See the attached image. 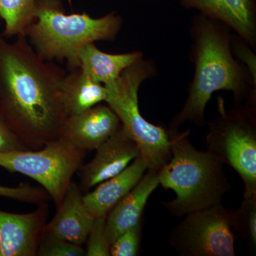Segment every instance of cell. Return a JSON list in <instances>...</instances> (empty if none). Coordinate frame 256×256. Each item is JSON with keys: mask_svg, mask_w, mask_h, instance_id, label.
<instances>
[{"mask_svg": "<svg viewBox=\"0 0 256 256\" xmlns=\"http://www.w3.org/2000/svg\"><path fill=\"white\" fill-rule=\"evenodd\" d=\"M0 34V116L28 150L60 138L67 118L60 82L65 72L44 60L24 35Z\"/></svg>", "mask_w": 256, "mask_h": 256, "instance_id": "6da1fadb", "label": "cell"}, {"mask_svg": "<svg viewBox=\"0 0 256 256\" xmlns=\"http://www.w3.org/2000/svg\"><path fill=\"white\" fill-rule=\"evenodd\" d=\"M230 30L204 15L194 18L191 36L194 75L188 99L172 121L170 129L178 130L188 122L203 126L207 104L218 90L233 92L236 105L256 102V84L247 69L236 60Z\"/></svg>", "mask_w": 256, "mask_h": 256, "instance_id": "7a4b0ae2", "label": "cell"}, {"mask_svg": "<svg viewBox=\"0 0 256 256\" xmlns=\"http://www.w3.org/2000/svg\"><path fill=\"white\" fill-rule=\"evenodd\" d=\"M168 130L172 156L159 170L160 185L173 190L176 197L162 204L182 217L222 203L232 188L223 163L210 152L197 150L188 138L190 130Z\"/></svg>", "mask_w": 256, "mask_h": 256, "instance_id": "3957f363", "label": "cell"}, {"mask_svg": "<svg viewBox=\"0 0 256 256\" xmlns=\"http://www.w3.org/2000/svg\"><path fill=\"white\" fill-rule=\"evenodd\" d=\"M34 20L25 31L28 42L44 60H66L69 70L79 68L82 46L114 41L122 25L117 13L99 18L87 13L66 14L60 0H36Z\"/></svg>", "mask_w": 256, "mask_h": 256, "instance_id": "277c9868", "label": "cell"}, {"mask_svg": "<svg viewBox=\"0 0 256 256\" xmlns=\"http://www.w3.org/2000/svg\"><path fill=\"white\" fill-rule=\"evenodd\" d=\"M156 74L154 64L142 57L126 68L114 82L104 86L107 89L105 102L137 144L148 170L159 171L172 156L169 130L144 118L138 102L141 84Z\"/></svg>", "mask_w": 256, "mask_h": 256, "instance_id": "5b68a950", "label": "cell"}, {"mask_svg": "<svg viewBox=\"0 0 256 256\" xmlns=\"http://www.w3.org/2000/svg\"><path fill=\"white\" fill-rule=\"evenodd\" d=\"M218 116L208 122L207 151L233 168L244 193L256 195V102L226 110L218 100Z\"/></svg>", "mask_w": 256, "mask_h": 256, "instance_id": "8992f818", "label": "cell"}, {"mask_svg": "<svg viewBox=\"0 0 256 256\" xmlns=\"http://www.w3.org/2000/svg\"><path fill=\"white\" fill-rule=\"evenodd\" d=\"M86 152L63 138L40 150L0 152V168L28 176L40 184L56 206H60Z\"/></svg>", "mask_w": 256, "mask_h": 256, "instance_id": "52a82bcc", "label": "cell"}, {"mask_svg": "<svg viewBox=\"0 0 256 256\" xmlns=\"http://www.w3.org/2000/svg\"><path fill=\"white\" fill-rule=\"evenodd\" d=\"M233 213L220 203L188 214L172 230L170 244L182 256H235Z\"/></svg>", "mask_w": 256, "mask_h": 256, "instance_id": "ba28073f", "label": "cell"}, {"mask_svg": "<svg viewBox=\"0 0 256 256\" xmlns=\"http://www.w3.org/2000/svg\"><path fill=\"white\" fill-rule=\"evenodd\" d=\"M36 210L15 214L0 210V256H35L46 232L47 202Z\"/></svg>", "mask_w": 256, "mask_h": 256, "instance_id": "9c48e42d", "label": "cell"}, {"mask_svg": "<svg viewBox=\"0 0 256 256\" xmlns=\"http://www.w3.org/2000/svg\"><path fill=\"white\" fill-rule=\"evenodd\" d=\"M94 159L78 170L80 186L86 194L99 184L122 172L138 156L139 148L121 126L96 150Z\"/></svg>", "mask_w": 256, "mask_h": 256, "instance_id": "30bf717a", "label": "cell"}, {"mask_svg": "<svg viewBox=\"0 0 256 256\" xmlns=\"http://www.w3.org/2000/svg\"><path fill=\"white\" fill-rule=\"evenodd\" d=\"M120 127V121L114 110L100 104L80 114L67 116L60 138L82 151H92L112 137Z\"/></svg>", "mask_w": 256, "mask_h": 256, "instance_id": "8fae6325", "label": "cell"}, {"mask_svg": "<svg viewBox=\"0 0 256 256\" xmlns=\"http://www.w3.org/2000/svg\"><path fill=\"white\" fill-rule=\"evenodd\" d=\"M82 196L78 184L72 181L54 216L47 223L45 234L77 245L85 244L96 217L86 206Z\"/></svg>", "mask_w": 256, "mask_h": 256, "instance_id": "7c38bea8", "label": "cell"}, {"mask_svg": "<svg viewBox=\"0 0 256 256\" xmlns=\"http://www.w3.org/2000/svg\"><path fill=\"white\" fill-rule=\"evenodd\" d=\"M184 6L220 22L236 32L254 50L256 14L254 0H180Z\"/></svg>", "mask_w": 256, "mask_h": 256, "instance_id": "4fadbf2b", "label": "cell"}, {"mask_svg": "<svg viewBox=\"0 0 256 256\" xmlns=\"http://www.w3.org/2000/svg\"><path fill=\"white\" fill-rule=\"evenodd\" d=\"M159 185V171L148 170L136 186L108 214L106 230L110 244L121 234L142 222L148 200Z\"/></svg>", "mask_w": 256, "mask_h": 256, "instance_id": "5bb4252c", "label": "cell"}, {"mask_svg": "<svg viewBox=\"0 0 256 256\" xmlns=\"http://www.w3.org/2000/svg\"><path fill=\"white\" fill-rule=\"evenodd\" d=\"M148 170L142 156H138L122 172L99 184L94 191L84 194L86 206L95 217L107 216L136 186Z\"/></svg>", "mask_w": 256, "mask_h": 256, "instance_id": "9a60e30c", "label": "cell"}, {"mask_svg": "<svg viewBox=\"0 0 256 256\" xmlns=\"http://www.w3.org/2000/svg\"><path fill=\"white\" fill-rule=\"evenodd\" d=\"M142 57L140 52L111 54L98 48L95 43H90L79 52V68L92 80L108 85Z\"/></svg>", "mask_w": 256, "mask_h": 256, "instance_id": "2e32d148", "label": "cell"}, {"mask_svg": "<svg viewBox=\"0 0 256 256\" xmlns=\"http://www.w3.org/2000/svg\"><path fill=\"white\" fill-rule=\"evenodd\" d=\"M60 94L68 116L105 102L107 89L104 84L92 80L78 68L65 74L60 82Z\"/></svg>", "mask_w": 256, "mask_h": 256, "instance_id": "e0dca14e", "label": "cell"}, {"mask_svg": "<svg viewBox=\"0 0 256 256\" xmlns=\"http://www.w3.org/2000/svg\"><path fill=\"white\" fill-rule=\"evenodd\" d=\"M36 0H0V18L4 22L2 34L6 38L24 35L34 20Z\"/></svg>", "mask_w": 256, "mask_h": 256, "instance_id": "ac0fdd59", "label": "cell"}, {"mask_svg": "<svg viewBox=\"0 0 256 256\" xmlns=\"http://www.w3.org/2000/svg\"><path fill=\"white\" fill-rule=\"evenodd\" d=\"M233 229L252 252L256 249V195L244 193L238 210H234Z\"/></svg>", "mask_w": 256, "mask_h": 256, "instance_id": "d6986e66", "label": "cell"}, {"mask_svg": "<svg viewBox=\"0 0 256 256\" xmlns=\"http://www.w3.org/2000/svg\"><path fill=\"white\" fill-rule=\"evenodd\" d=\"M106 216L96 217L85 244L86 256H110L111 244L106 230Z\"/></svg>", "mask_w": 256, "mask_h": 256, "instance_id": "ffe728a7", "label": "cell"}, {"mask_svg": "<svg viewBox=\"0 0 256 256\" xmlns=\"http://www.w3.org/2000/svg\"><path fill=\"white\" fill-rule=\"evenodd\" d=\"M142 222L119 235L111 244L110 256H136L140 249Z\"/></svg>", "mask_w": 256, "mask_h": 256, "instance_id": "44dd1931", "label": "cell"}, {"mask_svg": "<svg viewBox=\"0 0 256 256\" xmlns=\"http://www.w3.org/2000/svg\"><path fill=\"white\" fill-rule=\"evenodd\" d=\"M37 256H86V252L82 246L45 234L38 248Z\"/></svg>", "mask_w": 256, "mask_h": 256, "instance_id": "7402d4cb", "label": "cell"}, {"mask_svg": "<svg viewBox=\"0 0 256 256\" xmlns=\"http://www.w3.org/2000/svg\"><path fill=\"white\" fill-rule=\"evenodd\" d=\"M0 196L35 204L48 202L50 198V195L42 186H32L26 184L16 188L0 185Z\"/></svg>", "mask_w": 256, "mask_h": 256, "instance_id": "603a6c76", "label": "cell"}, {"mask_svg": "<svg viewBox=\"0 0 256 256\" xmlns=\"http://www.w3.org/2000/svg\"><path fill=\"white\" fill-rule=\"evenodd\" d=\"M230 44L234 55L246 66L248 72L256 84V57L252 47L237 34L232 36Z\"/></svg>", "mask_w": 256, "mask_h": 256, "instance_id": "cb8c5ba5", "label": "cell"}, {"mask_svg": "<svg viewBox=\"0 0 256 256\" xmlns=\"http://www.w3.org/2000/svg\"><path fill=\"white\" fill-rule=\"evenodd\" d=\"M28 150L12 132L0 116V152Z\"/></svg>", "mask_w": 256, "mask_h": 256, "instance_id": "d4e9b609", "label": "cell"}]
</instances>
